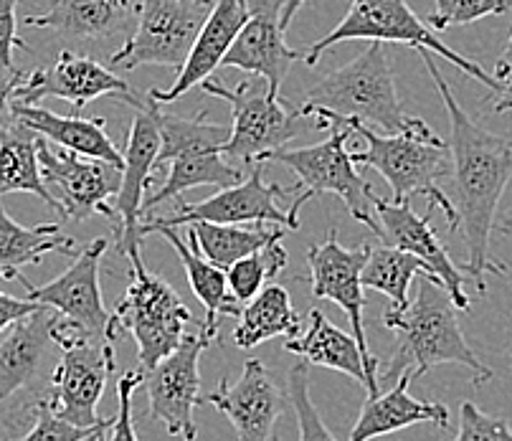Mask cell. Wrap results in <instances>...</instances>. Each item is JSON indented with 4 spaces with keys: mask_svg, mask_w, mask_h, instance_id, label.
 Returning <instances> with one entry per match:
<instances>
[{
    "mask_svg": "<svg viewBox=\"0 0 512 441\" xmlns=\"http://www.w3.org/2000/svg\"><path fill=\"white\" fill-rule=\"evenodd\" d=\"M213 6V0H142L137 8L135 33L109 61L112 66L125 69H180Z\"/></svg>",
    "mask_w": 512,
    "mask_h": 441,
    "instance_id": "cell-11",
    "label": "cell"
},
{
    "mask_svg": "<svg viewBox=\"0 0 512 441\" xmlns=\"http://www.w3.org/2000/svg\"><path fill=\"white\" fill-rule=\"evenodd\" d=\"M109 426H112V419H104L102 424H99L97 429L92 431V434L84 436L82 441H107V436H109Z\"/></svg>",
    "mask_w": 512,
    "mask_h": 441,
    "instance_id": "cell-46",
    "label": "cell"
},
{
    "mask_svg": "<svg viewBox=\"0 0 512 441\" xmlns=\"http://www.w3.org/2000/svg\"><path fill=\"white\" fill-rule=\"evenodd\" d=\"M201 89L208 97L224 99L231 107L234 127L224 145L226 158L256 163L269 150L287 147L300 132V107L269 92L267 84L262 87L256 82H241L236 87H226L221 79L208 77Z\"/></svg>",
    "mask_w": 512,
    "mask_h": 441,
    "instance_id": "cell-9",
    "label": "cell"
},
{
    "mask_svg": "<svg viewBox=\"0 0 512 441\" xmlns=\"http://www.w3.org/2000/svg\"><path fill=\"white\" fill-rule=\"evenodd\" d=\"M246 18H249V6H244L239 0H216V6L211 8L201 33H198L191 51H188V59L178 69L173 87H153L148 92L150 97L160 104H168L201 87L208 77H213V71L224 64V56L229 54L231 44L244 28Z\"/></svg>",
    "mask_w": 512,
    "mask_h": 441,
    "instance_id": "cell-22",
    "label": "cell"
},
{
    "mask_svg": "<svg viewBox=\"0 0 512 441\" xmlns=\"http://www.w3.org/2000/svg\"><path fill=\"white\" fill-rule=\"evenodd\" d=\"M295 188H282L277 183L264 180L262 163H256L241 183L231 188H221L216 196L198 203H178V211L160 218L142 221V236L153 226H188L193 221H211V224H277L289 231L300 229V208L310 201V193L302 191L289 208L279 206V201L292 196Z\"/></svg>",
    "mask_w": 512,
    "mask_h": 441,
    "instance_id": "cell-10",
    "label": "cell"
},
{
    "mask_svg": "<svg viewBox=\"0 0 512 441\" xmlns=\"http://www.w3.org/2000/svg\"><path fill=\"white\" fill-rule=\"evenodd\" d=\"M289 234L284 226L267 229V224H256V229H246L244 224H211V221H193L188 224L191 246L218 269H229L244 256L264 249L272 241H282Z\"/></svg>",
    "mask_w": 512,
    "mask_h": 441,
    "instance_id": "cell-31",
    "label": "cell"
},
{
    "mask_svg": "<svg viewBox=\"0 0 512 441\" xmlns=\"http://www.w3.org/2000/svg\"><path fill=\"white\" fill-rule=\"evenodd\" d=\"M279 6L282 0H249V18L224 56V66L262 77L272 94H279L289 66L305 56L284 41Z\"/></svg>",
    "mask_w": 512,
    "mask_h": 441,
    "instance_id": "cell-21",
    "label": "cell"
},
{
    "mask_svg": "<svg viewBox=\"0 0 512 441\" xmlns=\"http://www.w3.org/2000/svg\"><path fill=\"white\" fill-rule=\"evenodd\" d=\"M148 234H160L168 239V244L178 251L180 262L186 267V277L191 282L193 294L198 297L203 307H206V322H203V333L211 340H218V327H221V317L224 315H239L241 302L236 300L229 289V279H226L224 269H218L216 264H211L206 256L198 254L193 246H188L186 241L180 239L175 226H153V229L145 231Z\"/></svg>",
    "mask_w": 512,
    "mask_h": 441,
    "instance_id": "cell-27",
    "label": "cell"
},
{
    "mask_svg": "<svg viewBox=\"0 0 512 441\" xmlns=\"http://www.w3.org/2000/svg\"><path fill=\"white\" fill-rule=\"evenodd\" d=\"M21 0H0V61L13 66V49H28L26 41L18 39L16 8Z\"/></svg>",
    "mask_w": 512,
    "mask_h": 441,
    "instance_id": "cell-41",
    "label": "cell"
},
{
    "mask_svg": "<svg viewBox=\"0 0 512 441\" xmlns=\"http://www.w3.org/2000/svg\"><path fill=\"white\" fill-rule=\"evenodd\" d=\"M452 441H512V429L505 419L487 416L472 401H464L459 431Z\"/></svg>",
    "mask_w": 512,
    "mask_h": 441,
    "instance_id": "cell-38",
    "label": "cell"
},
{
    "mask_svg": "<svg viewBox=\"0 0 512 441\" xmlns=\"http://www.w3.org/2000/svg\"><path fill=\"white\" fill-rule=\"evenodd\" d=\"M77 239L61 234L59 224L21 226L0 203V279H18L23 267L39 264L46 254H71Z\"/></svg>",
    "mask_w": 512,
    "mask_h": 441,
    "instance_id": "cell-29",
    "label": "cell"
},
{
    "mask_svg": "<svg viewBox=\"0 0 512 441\" xmlns=\"http://www.w3.org/2000/svg\"><path fill=\"white\" fill-rule=\"evenodd\" d=\"M419 274H429L421 259L393 244L371 246L360 282L365 289H376L391 300V310L409 307V289ZM434 277V274H431Z\"/></svg>",
    "mask_w": 512,
    "mask_h": 441,
    "instance_id": "cell-33",
    "label": "cell"
},
{
    "mask_svg": "<svg viewBox=\"0 0 512 441\" xmlns=\"http://www.w3.org/2000/svg\"><path fill=\"white\" fill-rule=\"evenodd\" d=\"M99 424H102V421H99ZM97 426H92V429H82V426L69 424V421H64L61 416L54 414L49 398H39V401L33 403L31 429H28L26 434L18 436V439H11V441H82L84 436L92 434Z\"/></svg>",
    "mask_w": 512,
    "mask_h": 441,
    "instance_id": "cell-37",
    "label": "cell"
},
{
    "mask_svg": "<svg viewBox=\"0 0 512 441\" xmlns=\"http://www.w3.org/2000/svg\"><path fill=\"white\" fill-rule=\"evenodd\" d=\"M383 325L396 335L391 348V363L378 383H396L411 371L424 376L434 365L457 363L472 371L474 386L492 378V371L482 363L464 340L457 320V305L447 287L431 274H419V292L406 310H391L383 315Z\"/></svg>",
    "mask_w": 512,
    "mask_h": 441,
    "instance_id": "cell-2",
    "label": "cell"
},
{
    "mask_svg": "<svg viewBox=\"0 0 512 441\" xmlns=\"http://www.w3.org/2000/svg\"><path fill=\"white\" fill-rule=\"evenodd\" d=\"M302 333V320L289 300L282 284H267L254 300L246 302L239 312V325L234 330V343L241 350L274 338H297Z\"/></svg>",
    "mask_w": 512,
    "mask_h": 441,
    "instance_id": "cell-30",
    "label": "cell"
},
{
    "mask_svg": "<svg viewBox=\"0 0 512 441\" xmlns=\"http://www.w3.org/2000/svg\"><path fill=\"white\" fill-rule=\"evenodd\" d=\"M239 3H244V6H249V0H239Z\"/></svg>",
    "mask_w": 512,
    "mask_h": 441,
    "instance_id": "cell-48",
    "label": "cell"
},
{
    "mask_svg": "<svg viewBox=\"0 0 512 441\" xmlns=\"http://www.w3.org/2000/svg\"><path fill=\"white\" fill-rule=\"evenodd\" d=\"M46 97L69 102L74 115H82V109L99 97H117L127 104L140 99L115 71L74 51H61L51 66L28 71V79L16 92V102L21 104H36Z\"/></svg>",
    "mask_w": 512,
    "mask_h": 441,
    "instance_id": "cell-18",
    "label": "cell"
},
{
    "mask_svg": "<svg viewBox=\"0 0 512 441\" xmlns=\"http://www.w3.org/2000/svg\"><path fill=\"white\" fill-rule=\"evenodd\" d=\"M371 244H363L358 249H345L338 239V231L330 229L322 244H312L307 251V264H310V284L317 300H330L340 305L348 315L353 338L358 340L360 355H363L365 376H368V396H378V358L368 348L365 338V292L360 274H363L365 259H368Z\"/></svg>",
    "mask_w": 512,
    "mask_h": 441,
    "instance_id": "cell-13",
    "label": "cell"
},
{
    "mask_svg": "<svg viewBox=\"0 0 512 441\" xmlns=\"http://www.w3.org/2000/svg\"><path fill=\"white\" fill-rule=\"evenodd\" d=\"M13 115L21 125L31 127L54 145L71 150V153L87 155V158L107 160V163L122 165V150L115 140L107 135V122L102 117L84 120L82 115H56L51 109L39 107V104H21L13 102Z\"/></svg>",
    "mask_w": 512,
    "mask_h": 441,
    "instance_id": "cell-25",
    "label": "cell"
},
{
    "mask_svg": "<svg viewBox=\"0 0 512 441\" xmlns=\"http://www.w3.org/2000/svg\"><path fill=\"white\" fill-rule=\"evenodd\" d=\"M213 340L206 333H186L183 343L165 355L153 371L145 373L150 409L148 416L168 429L170 436L196 441L198 429L193 411L201 393V355Z\"/></svg>",
    "mask_w": 512,
    "mask_h": 441,
    "instance_id": "cell-16",
    "label": "cell"
},
{
    "mask_svg": "<svg viewBox=\"0 0 512 441\" xmlns=\"http://www.w3.org/2000/svg\"><path fill=\"white\" fill-rule=\"evenodd\" d=\"M300 112L302 117H315L317 130L325 132L333 120H358L386 135L404 132L414 122L401 107L386 44L381 41H371L363 54L315 84Z\"/></svg>",
    "mask_w": 512,
    "mask_h": 441,
    "instance_id": "cell-4",
    "label": "cell"
},
{
    "mask_svg": "<svg viewBox=\"0 0 512 441\" xmlns=\"http://www.w3.org/2000/svg\"><path fill=\"white\" fill-rule=\"evenodd\" d=\"M305 6V0H282V6H279V26H282V31H287L289 23L295 21L297 11Z\"/></svg>",
    "mask_w": 512,
    "mask_h": 441,
    "instance_id": "cell-44",
    "label": "cell"
},
{
    "mask_svg": "<svg viewBox=\"0 0 512 441\" xmlns=\"http://www.w3.org/2000/svg\"><path fill=\"white\" fill-rule=\"evenodd\" d=\"M160 155L158 168L170 165L168 178L158 193H150L142 203V216H150L155 206L198 186L231 188L246 178L244 170L231 165L224 155L229 132L224 125H211L208 112L196 117L168 115L160 107Z\"/></svg>",
    "mask_w": 512,
    "mask_h": 441,
    "instance_id": "cell-5",
    "label": "cell"
},
{
    "mask_svg": "<svg viewBox=\"0 0 512 441\" xmlns=\"http://www.w3.org/2000/svg\"><path fill=\"white\" fill-rule=\"evenodd\" d=\"M107 246V239L89 241L61 277L51 279L49 284H41V287H33L26 277H18V282L26 287L28 300L56 310L66 322L82 330L89 340H99V343H115L117 340L109 327L112 312H107L104 307L102 287H99Z\"/></svg>",
    "mask_w": 512,
    "mask_h": 441,
    "instance_id": "cell-15",
    "label": "cell"
},
{
    "mask_svg": "<svg viewBox=\"0 0 512 441\" xmlns=\"http://www.w3.org/2000/svg\"><path fill=\"white\" fill-rule=\"evenodd\" d=\"M510 8L512 0H436L426 23L434 31H447L452 26H469L480 18L505 16Z\"/></svg>",
    "mask_w": 512,
    "mask_h": 441,
    "instance_id": "cell-36",
    "label": "cell"
},
{
    "mask_svg": "<svg viewBox=\"0 0 512 441\" xmlns=\"http://www.w3.org/2000/svg\"><path fill=\"white\" fill-rule=\"evenodd\" d=\"M505 231H507V234H512V218L505 224Z\"/></svg>",
    "mask_w": 512,
    "mask_h": 441,
    "instance_id": "cell-47",
    "label": "cell"
},
{
    "mask_svg": "<svg viewBox=\"0 0 512 441\" xmlns=\"http://www.w3.org/2000/svg\"><path fill=\"white\" fill-rule=\"evenodd\" d=\"M371 203L376 208L373 213H378V218H381L383 241L421 259L429 274H434L447 287L457 310L467 312L472 305H469V297L464 292L462 267L452 262L447 246L439 241L436 231L431 229V216H419L411 208V201H386L376 193L371 196Z\"/></svg>",
    "mask_w": 512,
    "mask_h": 441,
    "instance_id": "cell-20",
    "label": "cell"
},
{
    "mask_svg": "<svg viewBox=\"0 0 512 441\" xmlns=\"http://www.w3.org/2000/svg\"><path fill=\"white\" fill-rule=\"evenodd\" d=\"M421 61L429 71L431 82L439 89L444 107H447L449 150H452V175L457 183V201L454 208L459 213L462 239L467 244V262L462 272L477 284V292L485 294V274H507V267L497 262L490 251L492 231L497 221V206L505 193L507 183L512 180V135H495V132L480 127L462 109L452 87L436 69L434 54L419 49Z\"/></svg>",
    "mask_w": 512,
    "mask_h": 441,
    "instance_id": "cell-1",
    "label": "cell"
},
{
    "mask_svg": "<svg viewBox=\"0 0 512 441\" xmlns=\"http://www.w3.org/2000/svg\"><path fill=\"white\" fill-rule=\"evenodd\" d=\"M495 77L502 87L512 84V33L505 44V51H502V56L497 59V64H495Z\"/></svg>",
    "mask_w": 512,
    "mask_h": 441,
    "instance_id": "cell-43",
    "label": "cell"
},
{
    "mask_svg": "<svg viewBox=\"0 0 512 441\" xmlns=\"http://www.w3.org/2000/svg\"><path fill=\"white\" fill-rule=\"evenodd\" d=\"M343 122L353 127V135H360L365 140V150L353 153L355 165L373 168L386 178V183L393 191V201H411L414 196L429 198V208L447 216L449 229L457 231L459 213L454 208V201L439 188V180L452 175V150L449 142L436 135L424 120L414 117L404 132L386 135L373 127L363 125L358 120H333L330 127Z\"/></svg>",
    "mask_w": 512,
    "mask_h": 441,
    "instance_id": "cell-3",
    "label": "cell"
},
{
    "mask_svg": "<svg viewBox=\"0 0 512 441\" xmlns=\"http://www.w3.org/2000/svg\"><path fill=\"white\" fill-rule=\"evenodd\" d=\"M203 403L216 406L234 426L239 441H272L274 424L284 411V393L272 381L262 360L249 358L239 381L218 383Z\"/></svg>",
    "mask_w": 512,
    "mask_h": 441,
    "instance_id": "cell-19",
    "label": "cell"
},
{
    "mask_svg": "<svg viewBox=\"0 0 512 441\" xmlns=\"http://www.w3.org/2000/svg\"><path fill=\"white\" fill-rule=\"evenodd\" d=\"M39 307H44V305H39V302H33V300H18V297H11V294L0 292V333H6L13 322H18L21 317L31 315V312H36Z\"/></svg>",
    "mask_w": 512,
    "mask_h": 441,
    "instance_id": "cell-42",
    "label": "cell"
},
{
    "mask_svg": "<svg viewBox=\"0 0 512 441\" xmlns=\"http://www.w3.org/2000/svg\"><path fill=\"white\" fill-rule=\"evenodd\" d=\"M28 79V71L16 69V66H6L0 61V137L8 127L16 122L13 115V102H16V92L21 84Z\"/></svg>",
    "mask_w": 512,
    "mask_h": 441,
    "instance_id": "cell-40",
    "label": "cell"
},
{
    "mask_svg": "<svg viewBox=\"0 0 512 441\" xmlns=\"http://www.w3.org/2000/svg\"><path fill=\"white\" fill-rule=\"evenodd\" d=\"M142 383H145V373L140 368L122 373L120 381H117L120 411H117V419H112V426H109V441H140L137 439L135 421H132V396H135Z\"/></svg>",
    "mask_w": 512,
    "mask_h": 441,
    "instance_id": "cell-39",
    "label": "cell"
},
{
    "mask_svg": "<svg viewBox=\"0 0 512 441\" xmlns=\"http://www.w3.org/2000/svg\"><path fill=\"white\" fill-rule=\"evenodd\" d=\"M132 282L127 287L125 297L112 312V335H120V330L132 335L137 345V358H140V371H153L155 365L173 353L183 338L186 327L191 322V310L183 305L173 287L158 274L148 272L142 256H130Z\"/></svg>",
    "mask_w": 512,
    "mask_h": 441,
    "instance_id": "cell-7",
    "label": "cell"
},
{
    "mask_svg": "<svg viewBox=\"0 0 512 441\" xmlns=\"http://www.w3.org/2000/svg\"><path fill=\"white\" fill-rule=\"evenodd\" d=\"M272 441H279V439H272Z\"/></svg>",
    "mask_w": 512,
    "mask_h": 441,
    "instance_id": "cell-49",
    "label": "cell"
},
{
    "mask_svg": "<svg viewBox=\"0 0 512 441\" xmlns=\"http://www.w3.org/2000/svg\"><path fill=\"white\" fill-rule=\"evenodd\" d=\"M41 135L31 127L13 122L0 137V196L6 193H33L41 201L56 208L54 196L49 193L41 175L39 163Z\"/></svg>",
    "mask_w": 512,
    "mask_h": 441,
    "instance_id": "cell-32",
    "label": "cell"
},
{
    "mask_svg": "<svg viewBox=\"0 0 512 441\" xmlns=\"http://www.w3.org/2000/svg\"><path fill=\"white\" fill-rule=\"evenodd\" d=\"M287 267V251H284L282 241H272L264 249L254 251V254L244 256L236 264L226 269V279H229V289L241 305L254 300L256 294L267 287L272 277H277L282 269Z\"/></svg>",
    "mask_w": 512,
    "mask_h": 441,
    "instance_id": "cell-34",
    "label": "cell"
},
{
    "mask_svg": "<svg viewBox=\"0 0 512 441\" xmlns=\"http://www.w3.org/2000/svg\"><path fill=\"white\" fill-rule=\"evenodd\" d=\"M39 163L46 188L56 201V211L66 221L82 224L92 216H107L117 224L109 198L120 193L122 165L71 153L46 137L39 142Z\"/></svg>",
    "mask_w": 512,
    "mask_h": 441,
    "instance_id": "cell-12",
    "label": "cell"
},
{
    "mask_svg": "<svg viewBox=\"0 0 512 441\" xmlns=\"http://www.w3.org/2000/svg\"><path fill=\"white\" fill-rule=\"evenodd\" d=\"M132 16V0H54L41 16H28L26 26L49 28L66 39H109Z\"/></svg>",
    "mask_w": 512,
    "mask_h": 441,
    "instance_id": "cell-26",
    "label": "cell"
},
{
    "mask_svg": "<svg viewBox=\"0 0 512 441\" xmlns=\"http://www.w3.org/2000/svg\"><path fill=\"white\" fill-rule=\"evenodd\" d=\"M289 401L295 406L297 429H300V441H338L333 431L327 429L322 416L317 414L315 403L310 398V373L307 363H297L289 371Z\"/></svg>",
    "mask_w": 512,
    "mask_h": 441,
    "instance_id": "cell-35",
    "label": "cell"
},
{
    "mask_svg": "<svg viewBox=\"0 0 512 441\" xmlns=\"http://www.w3.org/2000/svg\"><path fill=\"white\" fill-rule=\"evenodd\" d=\"M495 112L497 115H505V112H512V84H507L500 94H497L495 102Z\"/></svg>",
    "mask_w": 512,
    "mask_h": 441,
    "instance_id": "cell-45",
    "label": "cell"
},
{
    "mask_svg": "<svg viewBox=\"0 0 512 441\" xmlns=\"http://www.w3.org/2000/svg\"><path fill=\"white\" fill-rule=\"evenodd\" d=\"M115 373V343H77L61 350L51 376L49 403L56 416L82 429L97 426V406Z\"/></svg>",
    "mask_w": 512,
    "mask_h": 441,
    "instance_id": "cell-17",
    "label": "cell"
},
{
    "mask_svg": "<svg viewBox=\"0 0 512 441\" xmlns=\"http://www.w3.org/2000/svg\"><path fill=\"white\" fill-rule=\"evenodd\" d=\"M353 137V127H330V137L310 147H279L269 150L256 163H282L300 178L297 191L310 196H338L358 224L368 226L378 239H383V229H378L373 218V186L365 183L358 173L353 153L348 150V140Z\"/></svg>",
    "mask_w": 512,
    "mask_h": 441,
    "instance_id": "cell-8",
    "label": "cell"
},
{
    "mask_svg": "<svg viewBox=\"0 0 512 441\" xmlns=\"http://www.w3.org/2000/svg\"><path fill=\"white\" fill-rule=\"evenodd\" d=\"M284 350L297 355V358H305L307 363L345 373V376H350L368 391V376H365L358 340L353 335L343 333L340 327H335L320 310L310 312L307 330H302L297 338L284 340Z\"/></svg>",
    "mask_w": 512,
    "mask_h": 441,
    "instance_id": "cell-28",
    "label": "cell"
},
{
    "mask_svg": "<svg viewBox=\"0 0 512 441\" xmlns=\"http://www.w3.org/2000/svg\"><path fill=\"white\" fill-rule=\"evenodd\" d=\"M135 120H132L127 145L122 150V186L115 196V213H117V251L125 254L127 259L140 254L142 246V203L148 196V188L153 183V175L158 170L160 155V102L153 97L137 99Z\"/></svg>",
    "mask_w": 512,
    "mask_h": 441,
    "instance_id": "cell-14",
    "label": "cell"
},
{
    "mask_svg": "<svg viewBox=\"0 0 512 441\" xmlns=\"http://www.w3.org/2000/svg\"><path fill=\"white\" fill-rule=\"evenodd\" d=\"M56 315L59 312L44 305L0 333V401L36 381L46 350L56 345L51 338Z\"/></svg>",
    "mask_w": 512,
    "mask_h": 441,
    "instance_id": "cell-23",
    "label": "cell"
},
{
    "mask_svg": "<svg viewBox=\"0 0 512 441\" xmlns=\"http://www.w3.org/2000/svg\"><path fill=\"white\" fill-rule=\"evenodd\" d=\"M343 41H381V44H404L416 51L426 49L431 51V54L447 59L454 69L464 71L467 77L485 84V87L490 89V94H500L502 89H505L497 82L495 74H490V71L482 69L477 61L457 54V51L449 49L444 41H439L434 28H431L429 23L421 21V18L411 11L406 0H350V8L343 16V21L327 33L325 39L315 41V44L305 51L302 59H305L307 66L315 69L322 61V56H325V51L343 44Z\"/></svg>",
    "mask_w": 512,
    "mask_h": 441,
    "instance_id": "cell-6",
    "label": "cell"
},
{
    "mask_svg": "<svg viewBox=\"0 0 512 441\" xmlns=\"http://www.w3.org/2000/svg\"><path fill=\"white\" fill-rule=\"evenodd\" d=\"M414 373L406 371L404 376L393 383V388L388 393H378V396H368L360 409L358 421H355L353 431H350L348 441H371L378 436H388L393 431L409 429L414 424H429L449 426V409L442 403H429L419 401L409 393L411 381H414Z\"/></svg>",
    "mask_w": 512,
    "mask_h": 441,
    "instance_id": "cell-24",
    "label": "cell"
}]
</instances>
